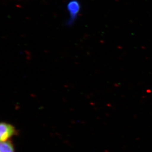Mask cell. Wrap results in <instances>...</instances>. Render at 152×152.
<instances>
[{
  "label": "cell",
  "instance_id": "cell-1",
  "mask_svg": "<svg viewBox=\"0 0 152 152\" xmlns=\"http://www.w3.org/2000/svg\"><path fill=\"white\" fill-rule=\"evenodd\" d=\"M19 130L13 124L5 121H0V142L10 140L19 134Z\"/></svg>",
  "mask_w": 152,
  "mask_h": 152
},
{
  "label": "cell",
  "instance_id": "cell-2",
  "mask_svg": "<svg viewBox=\"0 0 152 152\" xmlns=\"http://www.w3.org/2000/svg\"><path fill=\"white\" fill-rule=\"evenodd\" d=\"M0 152H16L13 142L11 140L0 142Z\"/></svg>",
  "mask_w": 152,
  "mask_h": 152
},
{
  "label": "cell",
  "instance_id": "cell-3",
  "mask_svg": "<svg viewBox=\"0 0 152 152\" xmlns=\"http://www.w3.org/2000/svg\"><path fill=\"white\" fill-rule=\"evenodd\" d=\"M79 8H80V7H79V4L77 3V1H71L68 4V9L70 12L71 17L73 18V19L74 18H75V16L77 14V12L79 10Z\"/></svg>",
  "mask_w": 152,
  "mask_h": 152
}]
</instances>
